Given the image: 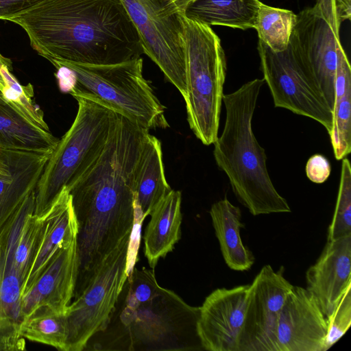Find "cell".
<instances>
[{"instance_id":"6da1fadb","label":"cell","mask_w":351,"mask_h":351,"mask_svg":"<svg viewBox=\"0 0 351 351\" xmlns=\"http://www.w3.org/2000/svg\"><path fill=\"white\" fill-rule=\"evenodd\" d=\"M11 22L52 64H113L144 53L121 0H45Z\"/></svg>"},{"instance_id":"7a4b0ae2","label":"cell","mask_w":351,"mask_h":351,"mask_svg":"<svg viewBox=\"0 0 351 351\" xmlns=\"http://www.w3.org/2000/svg\"><path fill=\"white\" fill-rule=\"evenodd\" d=\"M149 131L117 112L106 145L68 189L78 223L77 244L95 256L111 250L134 224L135 167Z\"/></svg>"},{"instance_id":"3957f363","label":"cell","mask_w":351,"mask_h":351,"mask_svg":"<svg viewBox=\"0 0 351 351\" xmlns=\"http://www.w3.org/2000/svg\"><path fill=\"white\" fill-rule=\"evenodd\" d=\"M264 79H254L223 95L226 117L213 155L228 176L239 202L254 216L291 213L287 200L274 187L267 169V156L252 131V121Z\"/></svg>"},{"instance_id":"277c9868","label":"cell","mask_w":351,"mask_h":351,"mask_svg":"<svg viewBox=\"0 0 351 351\" xmlns=\"http://www.w3.org/2000/svg\"><path fill=\"white\" fill-rule=\"evenodd\" d=\"M73 74L69 93L83 97L121 114L148 130L167 128L165 108L149 82L143 75L141 58L113 64H89L56 62Z\"/></svg>"},{"instance_id":"5b68a950","label":"cell","mask_w":351,"mask_h":351,"mask_svg":"<svg viewBox=\"0 0 351 351\" xmlns=\"http://www.w3.org/2000/svg\"><path fill=\"white\" fill-rule=\"evenodd\" d=\"M75 99V120L51 152L35 189L34 215L38 217L98 158L116 123V112L86 98Z\"/></svg>"},{"instance_id":"8992f818","label":"cell","mask_w":351,"mask_h":351,"mask_svg":"<svg viewBox=\"0 0 351 351\" xmlns=\"http://www.w3.org/2000/svg\"><path fill=\"white\" fill-rule=\"evenodd\" d=\"M182 21L186 58L187 120L205 145L218 136L226 61L221 40L210 26L186 18Z\"/></svg>"},{"instance_id":"52a82bcc","label":"cell","mask_w":351,"mask_h":351,"mask_svg":"<svg viewBox=\"0 0 351 351\" xmlns=\"http://www.w3.org/2000/svg\"><path fill=\"white\" fill-rule=\"evenodd\" d=\"M199 315V307L161 287L137 308L119 310L121 337L129 339V350H204L197 333Z\"/></svg>"},{"instance_id":"ba28073f","label":"cell","mask_w":351,"mask_h":351,"mask_svg":"<svg viewBox=\"0 0 351 351\" xmlns=\"http://www.w3.org/2000/svg\"><path fill=\"white\" fill-rule=\"evenodd\" d=\"M131 234L104 256L86 287L68 306L66 351L84 350L95 335L107 328L128 278Z\"/></svg>"},{"instance_id":"9c48e42d","label":"cell","mask_w":351,"mask_h":351,"mask_svg":"<svg viewBox=\"0 0 351 351\" xmlns=\"http://www.w3.org/2000/svg\"><path fill=\"white\" fill-rule=\"evenodd\" d=\"M34 210L35 191L22 201L0 228V351L26 349L21 332L22 302L35 256L20 247L19 241Z\"/></svg>"},{"instance_id":"30bf717a","label":"cell","mask_w":351,"mask_h":351,"mask_svg":"<svg viewBox=\"0 0 351 351\" xmlns=\"http://www.w3.org/2000/svg\"><path fill=\"white\" fill-rule=\"evenodd\" d=\"M145 53L182 95L186 94L181 14L169 0H121Z\"/></svg>"},{"instance_id":"8fae6325","label":"cell","mask_w":351,"mask_h":351,"mask_svg":"<svg viewBox=\"0 0 351 351\" xmlns=\"http://www.w3.org/2000/svg\"><path fill=\"white\" fill-rule=\"evenodd\" d=\"M257 49L261 70L275 107L311 118L330 134L332 110L291 42L285 51L274 52L258 40Z\"/></svg>"},{"instance_id":"7c38bea8","label":"cell","mask_w":351,"mask_h":351,"mask_svg":"<svg viewBox=\"0 0 351 351\" xmlns=\"http://www.w3.org/2000/svg\"><path fill=\"white\" fill-rule=\"evenodd\" d=\"M297 15L290 41L311 72L332 112L337 64L343 51L337 0H316Z\"/></svg>"},{"instance_id":"4fadbf2b","label":"cell","mask_w":351,"mask_h":351,"mask_svg":"<svg viewBox=\"0 0 351 351\" xmlns=\"http://www.w3.org/2000/svg\"><path fill=\"white\" fill-rule=\"evenodd\" d=\"M292 285L282 270L263 266L249 285L239 351H276V330L280 313Z\"/></svg>"},{"instance_id":"5bb4252c","label":"cell","mask_w":351,"mask_h":351,"mask_svg":"<svg viewBox=\"0 0 351 351\" xmlns=\"http://www.w3.org/2000/svg\"><path fill=\"white\" fill-rule=\"evenodd\" d=\"M249 285L211 292L199 307L197 333L204 350L239 351Z\"/></svg>"},{"instance_id":"9a60e30c","label":"cell","mask_w":351,"mask_h":351,"mask_svg":"<svg viewBox=\"0 0 351 351\" xmlns=\"http://www.w3.org/2000/svg\"><path fill=\"white\" fill-rule=\"evenodd\" d=\"M327 322L313 295L293 286L279 315L276 351H326Z\"/></svg>"},{"instance_id":"2e32d148","label":"cell","mask_w":351,"mask_h":351,"mask_svg":"<svg viewBox=\"0 0 351 351\" xmlns=\"http://www.w3.org/2000/svg\"><path fill=\"white\" fill-rule=\"evenodd\" d=\"M77 271L76 237L59 247L34 285L23 295V319L40 306L66 313L74 296Z\"/></svg>"},{"instance_id":"e0dca14e","label":"cell","mask_w":351,"mask_h":351,"mask_svg":"<svg viewBox=\"0 0 351 351\" xmlns=\"http://www.w3.org/2000/svg\"><path fill=\"white\" fill-rule=\"evenodd\" d=\"M306 280V289L328 317L351 287V234L327 241Z\"/></svg>"},{"instance_id":"ac0fdd59","label":"cell","mask_w":351,"mask_h":351,"mask_svg":"<svg viewBox=\"0 0 351 351\" xmlns=\"http://www.w3.org/2000/svg\"><path fill=\"white\" fill-rule=\"evenodd\" d=\"M52 152L0 148V228L16 208L35 191Z\"/></svg>"},{"instance_id":"d6986e66","label":"cell","mask_w":351,"mask_h":351,"mask_svg":"<svg viewBox=\"0 0 351 351\" xmlns=\"http://www.w3.org/2000/svg\"><path fill=\"white\" fill-rule=\"evenodd\" d=\"M42 217L44 221L43 238L26 281L23 295L34 285L59 247L76 238L78 232L71 196L66 187L63 188Z\"/></svg>"},{"instance_id":"ffe728a7","label":"cell","mask_w":351,"mask_h":351,"mask_svg":"<svg viewBox=\"0 0 351 351\" xmlns=\"http://www.w3.org/2000/svg\"><path fill=\"white\" fill-rule=\"evenodd\" d=\"M133 191L135 215H139L143 221L172 191L165 174L161 143L149 133L145 138L135 167Z\"/></svg>"},{"instance_id":"44dd1931","label":"cell","mask_w":351,"mask_h":351,"mask_svg":"<svg viewBox=\"0 0 351 351\" xmlns=\"http://www.w3.org/2000/svg\"><path fill=\"white\" fill-rule=\"evenodd\" d=\"M181 202L179 191H172L152 210L146 227L144 253L151 268L171 252L181 237Z\"/></svg>"},{"instance_id":"7402d4cb","label":"cell","mask_w":351,"mask_h":351,"mask_svg":"<svg viewBox=\"0 0 351 351\" xmlns=\"http://www.w3.org/2000/svg\"><path fill=\"white\" fill-rule=\"evenodd\" d=\"M209 214L225 263L234 271L250 269L254 256L241 239L240 208L225 197L212 205Z\"/></svg>"},{"instance_id":"603a6c76","label":"cell","mask_w":351,"mask_h":351,"mask_svg":"<svg viewBox=\"0 0 351 351\" xmlns=\"http://www.w3.org/2000/svg\"><path fill=\"white\" fill-rule=\"evenodd\" d=\"M59 139L34 125L0 96V148L53 152Z\"/></svg>"},{"instance_id":"cb8c5ba5","label":"cell","mask_w":351,"mask_h":351,"mask_svg":"<svg viewBox=\"0 0 351 351\" xmlns=\"http://www.w3.org/2000/svg\"><path fill=\"white\" fill-rule=\"evenodd\" d=\"M259 0H194L185 8L188 19L210 25L234 29L254 28Z\"/></svg>"},{"instance_id":"d4e9b609","label":"cell","mask_w":351,"mask_h":351,"mask_svg":"<svg viewBox=\"0 0 351 351\" xmlns=\"http://www.w3.org/2000/svg\"><path fill=\"white\" fill-rule=\"evenodd\" d=\"M329 136L335 158L346 157L351 152V67L344 51L337 64L332 128Z\"/></svg>"},{"instance_id":"484cf974","label":"cell","mask_w":351,"mask_h":351,"mask_svg":"<svg viewBox=\"0 0 351 351\" xmlns=\"http://www.w3.org/2000/svg\"><path fill=\"white\" fill-rule=\"evenodd\" d=\"M65 314L47 306L38 307L23 320L21 335L29 341L66 351L68 331Z\"/></svg>"},{"instance_id":"4316f807","label":"cell","mask_w":351,"mask_h":351,"mask_svg":"<svg viewBox=\"0 0 351 351\" xmlns=\"http://www.w3.org/2000/svg\"><path fill=\"white\" fill-rule=\"evenodd\" d=\"M297 21L291 10L271 7L261 3L254 27L259 40L274 52L285 51L289 43Z\"/></svg>"},{"instance_id":"83f0119b","label":"cell","mask_w":351,"mask_h":351,"mask_svg":"<svg viewBox=\"0 0 351 351\" xmlns=\"http://www.w3.org/2000/svg\"><path fill=\"white\" fill-rule=\"evenodd\" d=\"M11 69L5 66L1 68L5 83V86L2 91L3 97L34 125L43 130L49 131L44 120L43 112L32 101V98L34 95L32 86L31 84L27 86L21 85L11 73Z\"/></svg>"},{"instance_id":"f1b7e54d","label":"cell","mask_w":351,"mask_h":351,"mask_svg":"<svg viewBox=\"0 0 351 351\" xmlns=\"http://www.w3.org/2000/svg\"><path fill=\"white\" fill-rule=\"evenodd\" d=\"M351 234V166L342 160L340 182L335 212L328 229L327 241Z\"/></svg>"},{"instance_id":"f546056e","label":"cell","mask_w":351,"mask_h":351,"mask_svg":"<svg viewBox=\"0 0 351 351\" xmlns=\"http://www.w3.org/2000/svg\"><path fill=\"white\" fill-rule=\"evenodd\" d=\"M160 289L154 268L138 269L134 267L122 290L125 297L120 309L133 310L137 308L152 298Z\"/></svg>"},{"instance_id":"4dcf8cb0","label":"cell","mask_w":351,"mask_h":351,"mask_svg":"<svg viewBox=\"0 0 351 351\" xmlns=\"http://www.w3.org/2000/svg\"><path fill=\"white\" fill-rule=\"evenodd\" d=\"M326 318L327 350L345 335L351 325V287L348 288L332 313Z\"/></svg>"},{"instance_id":"1f68e13d","label":"cell","mask_w":351,"mask_h":351,"mask_svg":"<svg viewBox=\"0 0 351 351\" xmlns=\"http://www.w3.org/2000/svg\"><path fill=\"white\" fill-rule=\"evenodd\" d=\"M306 175L314 183L322 184L330 176L331 167L328 160L322 154L313 155L306 165Z\"/></svg>"},{"instance_id":"d6a6232c","label":"cell","mask_w":351,"mask_h":351,"mask_svg":"<svg viewBox=\"0 0 351 351\" xmlns=\"http://www.w3.org/2000/svg\"><path fill=\"white\" fill-rule=\"evenodd\" d=\"M45 0H0V19L11 21Z\"/></svg>"},{"instance_id":"836d02e7","label":"cell","mask_w":351,"mask_h":351,"mask_svg":"<svg viewBox=\"0 0 351 351\" xmlns=\"http://www.w3.org/2000/svg\"><path fill=\"white\" fill-rule=\"evenodd\" d=\"M3 66H8L9 68L12 69V62L10 59L3 57L0 53V90L1 92L3 90L5 86V83L1 72V68Z\"/></svg>"},{"instance_id":"e575fe53","label":"cell","mask_w":351,"mask_h":351,"mask_svg":"<svg viewBox=\"0 0 351 351\" xmlns=\"http://www.w3.org/2000/svg\"><path fill=\"white\" fill-rule=\"evenodd\" d=\"M169 2L181 13L183 12L186 6L194 0H169Z\"/></svg>"},{"instance_id":"d590c367","label":"cell","mask_w":351,"mask_h":351,"mask_svg":"<svg viewBox=\"0 0 351 351\" xmlns=\"http://www.w3.org/2000/svg\"><path fill=\"white\" fill-rule=\"evenodd\" d=\"M3 164L2 163V162L0 160V172L2 171L3 170Z\"/></svg>"},{"instance_id":"8d00e7d4","label":"cell","mask_w":351,"mask_h":351,"mask_svg":"<svg viewBox=\"0 0 351 351\" xmlns=\"http://www.w3.org/2000/svg\"><path fill=\"white\" fill-rule=\"evenodd\" d=\"M1 95H2V92H1V90H0V96H1Z\"/></svg>"}]
</instances>
